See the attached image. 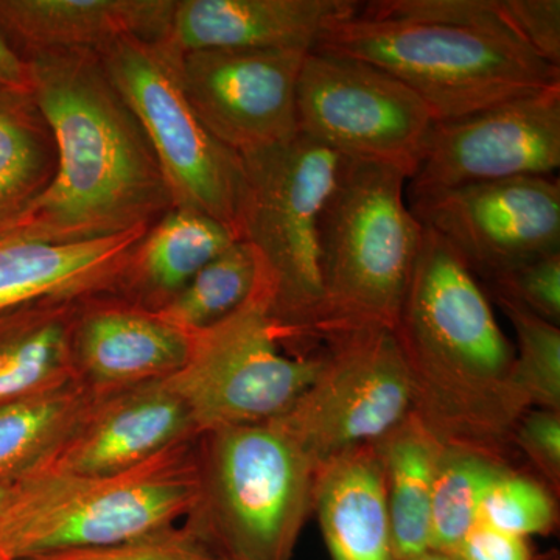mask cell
<instances>
[{
    "instance_id": "cell-2",
    "label": "cell",
    "mask_w": 560,
    "mask_h": 560,
    "mask_svg": "<svg viewBox=\"0 0 560 560\" xmlns=\"http://www.w3.org/2000/svg\"><path fill=\"white\" fill-rule=\"evenodd\" d=\"M393 331L420 422L444 447L504 460L529 410L514 382V346L477 276L425 226Z\"/></svg>"
},
{
    "instance_id": "cell-21",
    "label": "cell",
    "mask_w": 560,
    "mask_h": 560,
    "mask_svg": "<svg viewBox=\"0 0 560 560\" xmlns=\"http://www.w3.org/2000/svg\"><path fill=\"white\" fill-rule=\"evenodd\" d=\"M234 242V232L221 221L172 208L151 224L132 253L116 298L160 312Z\"/></svg>"
},
{
    "instance_id": "cell-36",
    "label": "cell",
    "mask_w": 560,
    "mask_h": 560,
    "mask_svg": "<svg viewBox=\"0 0 560 560\" xmlns=\"http://www.w3.org/2000/svg\"><path fill=\"white\" fill-rule=\"evenodd\" d=\"M0 90H31L28 66L0 32Z\"/></svg>"
},
{
    "instance_id": "cell-24",
    "label": "cell",
    "mask_w": 560,
    "mask_h": 560,
    "mask_svg": "<svg viewBox=\"0 0 560 560\" xmlns=\"http://www.w3.org/2000/svg\"><path fill=\"white\" fill-rule=\"evenodd\" d=\"M57 145L31 90H0V237L47 190Z\"/></svg>"
},
{
    "instance_id": "cell-29",
    "label": "cell",
    "mask_w": 560,
    "mask_h": 560,
    "mask_svg": "<svg viewBox=\"0 0 560 560\" xmlns=\"http://www.w3.org/2000/svg\"><path fill=\"white\" fill-rule=\"evenodd\" d=\"M360 13L467 28L514 40L530 50L506 0H377L363 3Z\"/></svg>"
},
{
    "instance_id": "cell-8",
    "label": "cell",
    "mask_w": 560,
    "mask_h": 560,
    "mask_svg": "<svg viewBox=\"0 0 560 560\" xmlns=\"http://www.w3.org/2000/svg\"><path fill=\"white\" fill-rule=\"evenodd\" d=\"M103 68L145 132L172 208L205 213L234 232L242 158L191 108L180 54L165 39L121 38L98 50Z\"/></svg>"
},
{
    "instance_id": "cell-10",
    "label": "cell",
    "mask_w": 560,
    "mask_h": 560,
    "mask_svg": "<svg viewBox=\"0 0 560 560\" xmlns=\"http://www.w3.org/2000/svg\"><path fill=\"white\" fill-rule=\"evenodd\" d=\"M296 108L301 135L408 180L436 124L425 103L386 70L318 50L308 51L302 65Z\"/></svg>"
},
{
    "instance_id": "cell-25",
    "label": "cell",
    "mask_w": 560,
    "mask_h": 560,
    "mask_svg": "<svg viewBox=\"0 0 560 560\" xmlns=\"http://www.w3.org/2000/svg\"><path fill=\"white\" fill-rule=\"evenodd\" d=\"M95 394L80 381L0 404V482L49 466L90 410Z\"/></svg>"
},
{
    "instance_id": "cell-7",
    "label": "cell",
    "mask_w": 560,
    "mask_h": 560,
    "mask_svg": "<svg viewBox=\"0 0 560 560\" xmlns=\"http://www.w3.org/2000/svg\"><path fill=\"white\" fill-rule=\"evenodd\" d=\"M201 495L187 518L217 555L290 560L313 512L316 466L276 420L198 440Z\"/></svg>"
},
{
    "instance_id": "cell-12",
    "label": "cell",
    "mask_w": 560,
    "mask_h": 560,
    "mask_svg": "<svg viewBox=\"0 0 560 560\" xmlns=\"http://www.w3.org/2000/svg\"><path fill=\"white\" fill-rule=\"evenodd\" d=\"M408 206L486 283L560 253V183L551 176L471 184Z\"/></svg>"
},
{
    "instance_id": "cell-32",
    "label": "cell",
    "mask_w": 560,
    "mask_h": 560,
    "mask_svg": "<svg viewBox=\"0 0 560 560\" xmlns=\"http://www.w3.org/2000/svg\"><path fill=\"white\" fill-rule=\"evenodd\" d=\"M492 296H503L541 319L560 323V253L540 257L488 282Z\"/></svg>"
},
{
    "instance_id": "cell-35",
    "label": "cell",
    "mask_w": 560,
    "mask_h": 560,
    "mask_svg": "<svg viewBox=\"0 0 560 560\" xmlns=\"http://www.w3.org/2000/svg\"><path fill=\"white\" fill-rule=\"evenodd\" d=\"M458 560H533L528 540L478 518L455 551Z\"/></svg>"
},
{
    "instance_id": "cell-20",
    "label": "cell",
    "mask_w": 560,
    "mask_h": 560,
    "mask_svg": "<svg viewBox=\"0 0 560 560\" xmlns=\"http://www.w3.org/2000/svg\"><path fill=\"white\" fill-rule=\"evenodd\" d=\"M313 512L331 560H397L374 444L349 448L318 466Z\"/></svg>"
},
{
    "instance_id": "cell-30",
    "label": "cell",
    "mask_w": 560,
    "mask_h": 560,
    "mask_svg": "<svg viewBox=\"0 0 560 560\" xmlns=\"http://www.w3.org/2000/svg\"><path fill=\"white\" fill-rule=\"evenodd\" d=\"M480 518L493 528L528 539L551 533L558 514L547 486L506 467L486 492Z\"/></svg>"
},
{
    "instance_id": "cell-37",
    "label": "cell",
    "mask_w": 560,
    "mask_h": 560,
    "mask_svg": "<svg viewBox=\"0 0 560 560\" xmlns=\"http://www.w3.org/2000/svg\"><path fill=\"white\" fill-rule=\"evenodd\" d=\"M412 560H458V559H456L455 556L445 555V552L429 550Z\"/></svg>"
},
{
    "instance_id": "cell-34",
    "label": "cell",
    "mask_w": 560,
    "mask_h": 560,
    "mask_svg": "<svg viewBox=\"0 0 560 560\" xmlns=\"http://www.w3.org/2000/svg\"><path fill=\"white\" fill-rule=\"evenodd\" d=\"M523 38L541 60L560 68L559 0H506Z\"/></svg>"
},
{
    "instance_id": "cell-6",
    "label": "cell",
    "mask_w": 560,
    "mask_h": 560,
    "mask_svg": "<svg viewBox=\"0 0 560 560\" xmlns=\"http://www.w3.org/2000/svg\"><path fill=\"white\" fill-rule=\"evenodd\" d=\"M313 50L386 70L425 103L434 121L459 119L560 84V68L514 40L360 11L324 33Z\"/></svg>"
},
{
    "instance_id": "cell-22",
    "label": "cell",
    "mask_w": 560,
    "mask_h": 560,
    "mask_svg": "<svg viewBox=\"0 0 560 560\" xmlns=\"http://www.w3.org/2000/svg\"><path fill=\"white\" fill-rule=\"evenodd\" d=\"M86 301L43 300L0 312V404L79 381L73 330Z\"/></svg>"
},
{
    "instance_id": "cell-28",
    "label": "cell",
    "mask_w": 560,
    "mask_h": 560,
    "mask_svg": "<svg viewBox=\"0 0 560 560\" xmlns=\"http://www.w3.org/2000/svg\"><path fill=\"white\" fill-rule=\"evenodd\" d=\"M497 304L517 335L514 382L529 408L560 411V329L503 296Z\"/></svg>"
},
{
    "instance_id": "cell-3",
    "label": "cell",
    "mask_w": 560,
    "mask_h": 560,
    "mask_svg": "<svg viewBox=\"0 0 560 560\" xmlns=\"http://www.w3.org/2000/svg\"><path fill=\"white\" fill-rule=\"evenodd\" d=\"M198 440L119 474L38 470L14 481L0 514V560L108 547L187 521L201 495Z\"/></svg>"
},
{
    "instance_id": "cell-11",
    "label": "cell",
    "mask_w": 560,
    "mask_h": 560,
    "mask_svg": "<svg viewBox=\"0 0 560 560\" xmlns=\"http://www.w3.org/2000/svg\"><path fill=\"white\" fill-rule=\"evenodd\" d=\"M327 341L311 385L276 419L316 469L349 448L374 444L412 412L410 375L393 330Z\"/></svg>"
},
{
    "instance_id": "cell-18",
    "label": "cell",
    "mask_w": 560,
    "mask_h": 560,
    "mask_svg": "<svg viewBox=\"0 0 560 560\" xmlns=\"http://www.w3.org/2000/svg\"><path fill=\"white\" fill-rule=\"evenodd\" d=\"M149 228L73 243L10 234L0 237V312L43 300L117 296Z\"/></svg>"
},
{
    "instance_id": "cell-13",
    "label": "cell",
    "mask_w": 560,
    "mask_h": 560,
    "mask_svg": "<svg viewBox=\"0 0 560 560\" xmlns=\"http://www.w3.org/2000/svg\"><path fill=\"white\" fill-rule=\"evenodd\" d=\"M560 167V84L455 120L436 121L410 201L492 180L551 176Z\"/></svg>"
},
{
    "instance_id": "cell-39",
    "label": "cell",
    "mask_w": 560,
    "mask_h": 560,
    "mask_svg": "<svg viewBox=\"0 0 560 560\" xmlns=\"http://www.w3.org/2000/svg\"><path fill=\"white\" fill-rule=\"evenodd\" d=\"M215 560H243V559L232 558V556L219 555V556H217Z\"/></svg>"
},
{
    "instance_id": "cell-19",
    "label": "cell",
    "mask_w": 560,
    "mask_h": 560,
    "mask_svg": "<svg viewBox=\"0 0 560 560\" xmlns=\"http://www.w3.org/2000/svg\"><path fill=\"white\" fill-rule=\"evenodd\" d=\"M176 0H0V32L25 54L105 49L121 38L164 39Z\"/></svg>"
},
{
    "instance_id": "cell-4",
    "label": "cell",
    "mask_w": 560,
    "mask_h": 560,
    "mask_svg": "<svg viewBox=\"0 0 560 560\" xmlns=\"http://www.w3.org/2000/svg\"><path fill=\"white\" fill-rule=\"evenodd\" d=\"M241 158L234 231L256 257L257 293L283 342L318 338L320 217L346 158L301 132Z\"/></svg>"
},
{
    "instance_id": "cell-31",
    "label": "cell",
    "mask_w": 560,
    "mask_h": 560,
    "mask_svg": "<svg viewBox=\"0 0 560 560\" xmlns=\"http://www.w3.org/2000/svg\"><path fill=\"white\" fill-rule=\"evenodd\" d=\"M217 552L189 522L108 547L79 548L22 560H215Z\"/></svg>"
},
{
    "instance_id": "cell-26",
    "label": "cell",
    "mask_w": 560,
    "mask_h": 560,
    "mask_svg": "<svg viewBox=\"0 0 560 560\" xmlns=\"http://www.w3.org/2000/svg\"><path fill=\"white\" fill-rule=\"evenodd\" d=\"M259 285L256 257L246 243H232L210 260L158 315L194 335L228 318L253 298Z\"/></svg>"
},
{
    "instance_id": "cell-33",
    "label": "cell",
    "mask_w": 560,
    "mask_h": 560,
    "mask_svg": "<svg viewBox=\"0 0 560 560\" xmlns=\"http://www.w3.org/2000/svg\"><path fill=\"white\" fill-rule=\"evenodd\" d=\"M512 444L540 471L550 488L560 489V411L529 408L512 433Z\"/></svg>"
},
{
    "instance_id": "cell-9",
    "label": "cell",
    "mask_w": 560,
    "mask_h": 560,
    "mask_svg": "<svg viewBox=\"0 0 560 560\" xmlns=\"http://www.w3.org/2000/svg\"><path fill=\"white\" fill-rule=\"evenodd\" d=\"M253 294L238 311L190 335L186 363L168 377L194 416L198 433L282 418L311 385L320 355L291 357Z\"/></svg>"
},
{
    "instance_id": "cell-16",
    "label": "cell",
    "mask_w": 560,
    "mask_h": 560,
    "mask_svg": "<svg viewBox=\"0 0 560 560\" xmlns=\"http://www.w3.org/2000/svg\"><path fill=\"white\" fill-rule=\"evenodd\" d=\"M72 346L77 378L108 394L172 377L186 363L190 335L158 313L102 296L84 302Z\"/></svg>"
},
{
    "instance_id": "cell-17",
    "label": "cell",
    "mask_w": 560,
    "mask_h": 560,
    "mask_svg": "<svg viewBox=\"0 0 560 560\" xmlns=\"http://www.w3.org/2000/svg\"><path fill=\"white\" fill-rule=\"evenodd\" d=\"M355 0H176L165 40L180 55L220 49L312 51Z\"/></svg>"
},
{
    "instance_id": "cell-5",
    "label": "cell",
    "mask_w": 560,
    "mask_h": 560,
    "mask_svg": "<svg viewBox=\"0 0 560 560\" xmlns=\"http://www.w3.org/2000/svg\"><path fill=\"white\" fill-rule=\"evenodd\" d=\"M407 180L385 165L342 164L320 217L318 338L396 327L423 234Z\"/></svg>"
},
{
    "instance_id": "cell-1",
    "label": "cell",
    "mask_w": 560,
    "mask_h": 560,
    "mask_svg": "<svg viewBox=\"0 0 560 560\" xmlns=\"http://www.w3.org/2000/svg\"><path fill=\"white\" fill-rule=\"evenodd\" d=\"M22 57L54 135L57 172L11 232L51 243L95 241L150 228L171 210L149 139L98 51L39 50Z\"/></svg>"
},
{
    "instance_id": "cell-27",
    "label": "cell",
    "mask_w": 560,
    "mask_h": 560,
    "mask_svg": "<svg viewBox=\"0 0 560 560\" xmlns=\"http://www.w3.org/2000/svg\"><path fill=\"white\" fill-rule=\"evenodd\" d=\"M506 460L467 451L442 448L431 503L430 550L455 555L460 541L480 518L486 492L506 469Z\"/></svg>"
},
{
    "instance_id": "cell-38",
    "label": "cell",
    "mask_w": 560,
    "mask_h": 560,
    "mask_svg": "<svg viewBox=\"0 0 560 560\" xmlns=\"http://www.w3.org/2000/svg\"><path fill=\"white\" fill-rule=\"evenodd\" d=\"M11 486H13V482H0V514H2L3 506L9 500Z\"/></svg>"
},
{
    "instance_id": "cell-14",
    "label": "cell",
    "mask_w": 560,
    "mask_h": 560,
    "mask_svg": "<svg viewBox=\"0 0 560 560\" xmlns=\"http://www.w3.org/2000/svg\"><path fill=\"white\" fill-rule=\"evenodd\" d=\"M308 50L220 49L180 55L191 108L213 138L238 156L300 135L296 94Z\"/></svg>"
},
{
    "instance_id": "cell-15",
    "label": "cell",
    "mask_w": 560,
    "mask_h": 560,
    "mask_svg": "<svg viewBox=\"0 0 560 560\" xmlns=\"http://www.w3.org/2000/svg\"><path fill=\"white\" fill-rule=\"evenodd\" d=\"M186 401L167 378L95 394L79 427L40 470L110 475L130 470L160 453L198 440Z\"/></svg>"
},
{
    "instance_id": "cell-23",
    "label": "cell",
    "mask_w": 560,
    "mask_h": 560,
    "mask_svg": "<svg viewBox=\"0 0 560 560\" xmlns=\"http://www.w3.org/2000/svg\"><path fill=\"white\" fill-rule=\"evenodd\" d=\"M374 445L396 558L416 559L430 550L431 503L444 445L415 412Z\"/></svg>"
}]
</instances>
